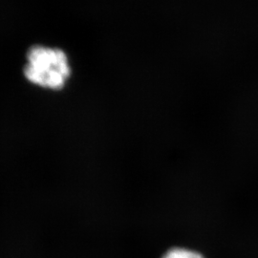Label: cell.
I'll list each match as a JSON object with an SVG mask.
<instances>
[{
    "label": "cell",
    "instance_id": "1",
    "mask_svg": "<svg viewBox=\"0 0 258 258\" xmlns=\"http://www.w3.org/2000/svg\"><path fill=\"white\" fill-rule=\"evenodd\" d=\"M24 75L29 82L49 89L64 86L71 69L64 52L57 48L32 47L27 54Z\"/></svg>",
    "mask_w": 258,
    "mask_h": 258
},
{
    "label": "cell",
    "instance_id": "2",
    "mask_svg": "<svg viewBox=\"0 0 258 258\" xmlns=\"http://www.w3.org/2000/svg\"><path fill=\"white\" fill-rule=\"evenodd\" d=\"M164 258H203V256L194 250L185 249H170L166 252Z\"/></svg>",
    "mask_w": 258,
    "mask_h": 258
}]
</instances>
